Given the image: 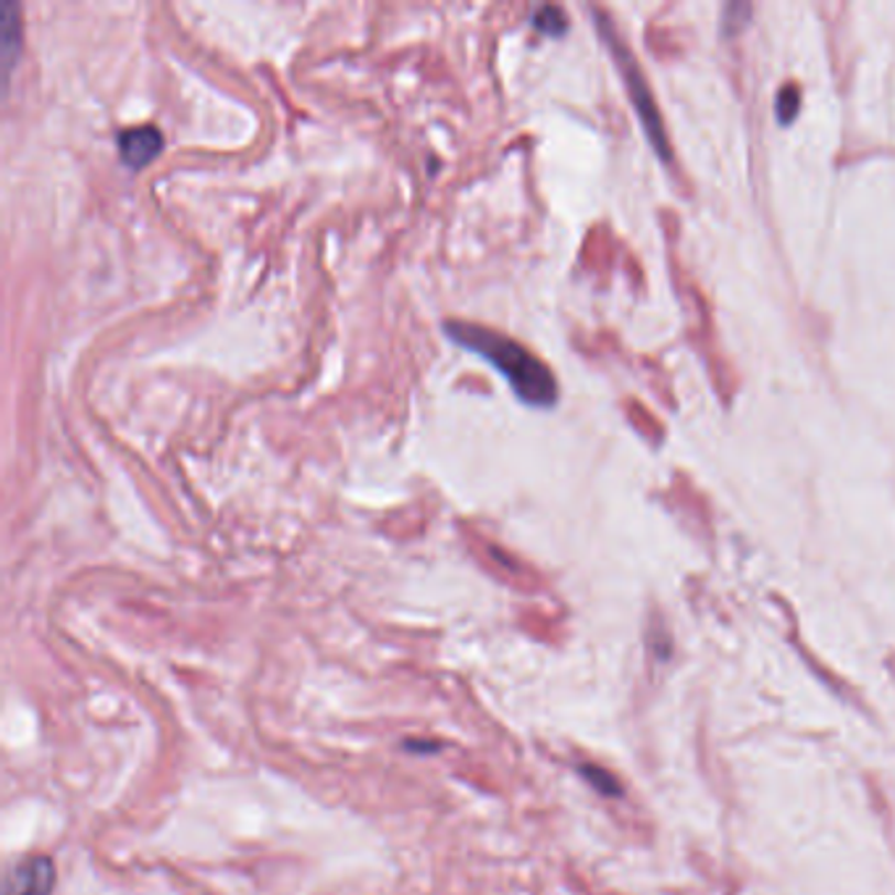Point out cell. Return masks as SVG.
I'll list each match as a JSON object with an SVG mask.
<instances>
[{
    "label": "cell",
    "instance_id": "cell-6",
    "mask_svg": "<svg viewBox=\"0 0 895 895\" xmlns=\"http://www.w3.org/2000/svg\"><path fill=\"white\" fill-rule=\"evenodd\" d=\"M531 22L538 32L549 34V37H559V34L567 30V17L563 9H557V6H544V9H538L533 13Z\"/></svg>",
    "mask_w": 895,
    "mask_h": 895
},
{
    "label": "cell",
    "instance_id": "cell-1",
    "mask_svg": "<svg viewBox=\"0 0 895 895\" xmlns=\"http://www.w3.org/2000/svg\"><path fill=\"white\" fill-rule=\"evenodd\" d=\"M444 331L465 350L481 354L491 368H496L525 405L552 407L557 402L559 389L555 373L531 350H525L521 341L491 331L487 326L462 324V320H447Z\"/></svg>",
    "mask_w": 895,
    "mask_h": 895
},
{
    "label": "cell",
    "instance_id": "cell-2",
    "mask_svg": "<svg viewBox=\"0 0 895 895\" xmlns=\"http://www.w3.org/2000/svg\"><path fill=\"white\" fill-rule=\"evenodd\" d=\"M593 19H597V30L601 32V37H604L607 47H610L614 61H618L620 74H623V79L627 85V95H631V100L635 106V113H638L641 124H644V129H646L648 142H652L654 150H657L659 159L673 166V163H675L673 145H669L665 121H662V113L657 108V100H654L652 87H648V79H646L644 68H641L638 61H635L633 51L625 45V40L620 37L618 30H614L612 19L607 17L604 11H593Z\"/></svg>",
    "mask_w": 895,
    "mask_h": 895
},
{
    "label": "cell",
    "instance_id": "cell-3",
    "mask_svg": "<svg viewBox=\"0 0 895 895\" xmlns=\"http://www.w3.org/2000/svg\"><path fill=\"white\" fill-rule=\"evenodd\" d=\"M56 885V866L47 856H26L6 874L3 895H51Z\"/></svg>",
    "mask_w": 895,
    "mask_h": 895
},
{
    "label": "cell",
    "instance_id": "cell-7",
    "mask_svg": "<svg viewBox=\"0 0 895 895\" xmlns=\"http://www.w3.org/2000/svg\"><path fill=\"white\" fill-rule=\"evenodd\" d=\"M798 108H801V90L796 87V81L785 85L781 95H777V119L783 124H790V121L798 116Z\"/></svg>",
    "mask_w": 895,
    "mask_h": 895
},
{
    "label": "cell",
    "instance_id": "cell-4",
    "mask_svg": "<svg viewBox=\"0 0 895 895\" xmlns=\"http://www.w3.org/2000/svg\"><path fill=\"white\" fill-rule=\"evenodd\" d=\"M119 150L121 161L132 171H140L161 155L163 134L155 127L127 129V132L119 134Z\"/></svg>",
    "mask_w": 895,
    "mask_h": 895
},
{
    "label": "cell",
    "instance_id": "cell-5",
    "mask_svg": "<svg viewBox=\"0 0 895 895\" xmlns=\"http://www.w3.org/2000/svg\"><path fill=\"white\" fill-rule=\"evenodd\" d=\"M0 51H3L6 74H11L19 51H22V17H19L17 3H6L3 13H0Z\"/></svg>",
    "mask_w": 895,
    "mask_h": 895
}]
</instances>
